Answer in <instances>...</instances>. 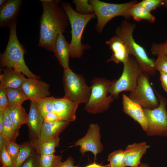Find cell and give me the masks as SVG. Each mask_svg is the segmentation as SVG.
<instances>
[{"label":"cell","instance_id":"1","mask_svg":"<svg viewBox=\"0 0 167 167\" xmlns=\"http://www.w3.org/2000/svg\"><path fill=\"white\" fill-rule=\"evenodd\" d=\"M43 12L40 23L38 45L54 52L58 35L63 33L69 24V19L60 0H41Z\"/></svg>","mask_w":167,"mask_h":167},{"label":"cell","instance_id":"2","mask_svg":"<svg viewBox=\"0 0 167 167\" xmlns=\"http://www.w3.org/2000/svg\"><path fill=\"white\" fill-rule=\"evenodd\" d=\"M17 20L8 26L10 35L6 49L0 57V66L9 68L22 73L28 77L39 79V77L32 73L26 65L24 56L25 53L23 46L19 42L16 34Z\"/></svg>","mask_w":167,"mask_h":167},{"label":"cell","instance_id":"3","mask_svg":"<svg viewBox=\"0 0 167 167\" xmlns=\"http://www.w3.org/2000/svg\"><path fill=\"white\" fill-rule=\"evenodd\" d=\"M135 27L134 23L123 20L116 28L115 35L120 37L127 44L130 55L135 59L142 72L149 76H154L156 71L155 68V60L149 57L144 48L135 41L133 33Z\"/></svg>","mask_w":167,"mask_h":167},{"label":"cell","instance_id":"4","mask_svg":"<svg viewBox=\"0 0 167 167\" xmlns=\"http://www.w3.org/2000/svg\"><path fill=\"white\" fill-rule=\"evenodd\" d=\"M68 16L71 25V40L70 45V56L73 58H80L84 50L90 47L88 45L81 42L84 29L88 22L96 16L94 13L83 15L75 11L69 3L63 2L61 4Z\"/></svg>","mask_w":167,"mask_h":167},{"label":"cell","instance_id":"5","mask_svg":"<svg viewBox=\"0 0 167 167\" xmlns=\"http://www.w3.org/2000/svg\"><path fill=\"white\" fill-rule=\"evenodd\" d=\"M88 2L92 6L97 17L96 28L97 31L100 33L107 23L114 17L121 16L126 19H128V11L138 3L136 0L121 4L109 3L99 0H89Z\"/></svg>","mask_w":167,"mask_h":167},{"label":"cell","instance_id":"6","mask_svg":"<svg viewBox=\"0 0 167 167\" xmlns=\"http://www.w3.org/2000/svg\"><path fill=\"white\" fill-rule=\"evenodd\" d=\"M123 64L121 76L118 79L112 81L108 91V94L115 99H118L120 93L122 92H131L133 91L136 88L138 79L142 72L138 62L131 55Z\"/></svg>","mask_w":167,"mask_h":167},{"label":"cell","instance_id":"7","mask_svg":"<svg viewBox=\"0 0 167 167\" xmlns=\"http://www.w3.org/2000/svg\"><path fill=\"white\" fill-rule=\"evenodd\" d=\"M63 83L64 97L79 104L88 102L91 88L87 85L82 76L74 73L69 68L64 69Z\"/></svg>","mask_w":167,"mask_h":167},{"label":"cell","instance_id":"8","mask_svg":"<svg viewBox=\"0 0 167 167\" xmlns=\"http://www.w3.org/2000/svg\"><path fill=\"white\" fill-rule=\"evenodd\" d=\"M112 81L105 79L96 78L92 83L90 98L85 109L88 112L93 114L102 113L106 110L114 98L108 96L109 88Z\"/></svg>","mask_w":167,"mask_h":167},{"label":"cell","instance_id":"9","mask_svg":"<svg viewBox=\"0 0 167 167\" xmlns=\"http://www.w3.org/2000/svg\"><path fill=\"white\" fill-rule=\"evenodd\" d=\"M159 101L158 106L153 109L143 108L148 123L146 131L148 136L167 137V100L157 92Z\"/></svg>","mask_w":167,"mask_h":167},{"label":"cell","instance_id":"10","mask_svg":"<svg viewBox=\"0 0 167 167\" xmlns=\"http://www.w3.org/2000/svg\"><path fill=\"white\" fill-rule=\"evenodd\" d=\"M129 97L142 108L153 109L159 105V99L154 92L149 82V76L142 72L135 89L130 92Z\"/></svg>","mask_w":167,"mask_h":167},{"label":"cell","instance_id":"11","mask_svg":"<svg viewBox=\"0 0 167 167\" xmlns=\"http://www.w3.org/2000/svg\"><path fill=\"white\" fill-rule=\"evenodd\" d=\"M100 129L97 124L91 123L85 135L75 143L74 146H80V152L82 155L89 151L94 154L95 159L97 155L102 151L103 146L101 141Z\"/></svg>","mask_w":167,"mask_h":167},{"label":"cell","instance_id":"12","mask_svg":"<svg viewBox=\"0 0 167 167\" xmlns=\"http://www.w3.org/2000/svg\"><path fill=\"white\" fill-rule=\"evenodd\" d=\"M49 86V84L38 79L26 78L21 88L28 100L35 102L50 95Z\"/></svg>","mask_w":167,"mask_h":167},{"label":"cell","instance_id":"13","mask_svg":"<svg viewBox=\"0 0 167 167\" xmlns=\"http://www.w3.org/2000/svg\"><path fill=\"white\" fill-rule=\"evenodd\" d=\"M79 105L65 97L55 98L53 103L54 112L61 120L70 122L76 118L75 113Z\"/></svg>","mask_w":167,"mask_h":167},{"label":"cell","instance_id":"14","mask_svg":"<svg viewBox=\"0 0 167 167\" xmlns=\"http://www.w3.org/2000/svg\"><path fill=\"white\" fill-rule=\"evenodd\" d=\"M22 4V0H8L0 6V28L8 27L17 20Z\"/></svg>","mask_w":167,"mask_h":167},{"label":"cell","instance_id":"15","mask_svg":"<svg viewBox=\"0 0 167 167\" xmlns=\"http://www.w3.org/2000/svg\"><path fill=\"white\" fill-rule=\"evenodd\" d=\"M113 53L107 62H113L116 63L124 62L128 59L130 55L128 46L119 37L115 36L106 42Z\"/></svg>","mask_w":167,"mask_h":167},{"label":"cell","instance_id":"16","mask_svg":"<svg viewBox=\"0 0 167 167\" xmlns=\"http://www.w3.org/2000/svg\"><path fill=\"white\" fill-rule=\"evenodd\" d=\"M122 99L124 112L139 123L143 130L146 132L148 128V123L143 108L124 94H122Z\"/></svg>","mask_w":167,"mask_h":167},{"label":"cell","instance_id":"17","mask_svg":"<svg viewBox=\"0 0 167 167\" xmlns=\"http://www.w3.org/2000/svg\"><path fill=\"white\" fill-rule=\"evenodd\" d=\"M44 121V118L38 110L35 102L30 101L27 124L28 127L30 139H39L41 128Z\"/></svg>","mask_w":167,"mask_h":167},{"label":"cell","instance_id":"18","mask_svg":"<svg viewBox=\"0 0 167 167\" xmlns=\"http://www.w3.org/2000/svg\"><path fill=\"white\" fill-rule=\"evenodd\" d=\"M150 147L145 142L135 143L128 145L125 150L126 166L137 167L140 160Z\"/></svg>","mask_w":167,"mask_h":167},{"label":"cell","instance_id":"19","mask_svg":"<svg viewBox=\"0 0 167 167\" xmlns=\"http://www.w3.org/2000/svg\"><path fill=\"white\" fill-rule=\"evenodd\" d=\"M70 45V43L67 41L63 33H61L58 35L55 42L54 53L64 69L69 68Z\"/></svg>","mask_w":167,"mask_h":167},{"label":"cell","instance_id":"20","mask_svg":"<svg viewBox=\"0 0 167 167\" xmlns=\"http://www.w3.org/2000/svg\"><path fill=\"white\" fill-rule=\"evenodd\" d=\"M0 75V85L6 88H21L26 78L24 75L12 68H5Z\"/></svg>","mask_w":167,"mask_h":167},{"label":"cell","instance_id":"21","mask_svg":"<svg viewBox=\"0 0 167 167\" xmlns=\"http://www.w3.org/2000/svg\"><path fill=\"white\" fill-rule=\"evenodd\" d=\"M70 123L62 120L55 122L44 121L39 139L49 140L58 137L59 134L69 125Z\"/></svg>","mask_w":167,"mask_h":167},{"label":"cell","instance_id":"22","mask_svg":"<svg viewBox=\"0 0 167 167\" xmlns=\"http://www.w3.org/2000/svg\"><path fill=\"white\" fill-rule=\"evenodd\" d=\"M59 137L49 140L30 139L35 151L41 156L54 154L55 148L59 146Z\"/></svg>","mask_w":167,"mask_h":167},{"label":"cell","instance_id":"23","mask_svg":"<svg viewBox=\"0 0 167 167\" xmlns=\"http://www.w3.org/2000/svg\"><path fill=\"white\" fill-rule=\"evenodd\" d=\"M8 113L11 122L17 129L19 130L22 125L27 124L28 114L22 105L9 108Z\"/></svg>","mask_w":167,"mask_h":167},{"label":"cell","instance_id":"24","mask_svg":"<svg viewBox=\"0 0 167 167\" xmlns=\"http://www.w3.org/2000/svg\"><path fill=\"white\" fill-rule=\"evenodd\" d=\"M9 108L4 112V126L2 135L9 141H15L19 136V130L11 122L9 115Z\"/></svg>","mask_w":167,"mask_h":167},{"label":"cell","instance_id":"25","mask_svg":"<svg viewBox=\"0 0 167 167\" xmlns=\"http://www.w3.org/2000/svg\"><path fill=\"white\" fill-rule=\"evenodd\" d=\"M127 16L137 22L142 19L147 20L151 23H154L156 19L155 17L143 7L136 4L131 7L128 11Z\"/></svg>","mask_w":167,"mask_h":167},{"label":"cell","instance_id":"26","mask_svg":"<svg viewBox=\"0 0 167 167\" xmlns=\"http://www.w3.org/2000/svg\"><path fill=\"white\" fill-rule=\"evenodd\" d=\"M6 93L9 102V108L22 105L23 102L28 100L22 88H6Z\"/></svg>","mask_w":167,"mask_h":167},{"label":"cell","instance_id":"27","mask_svg":"<svg viewBox=\"0 0 167 167\" xmlns=\"http://www.w3.org/2000/svg\"><path fill=\"white\" fill-rule=\"evenodd\" d=\"M35 151L30 141L22 143L18 156L14 162V167H20L29 157L34 153Z\"/></svg>","mask_w":167,"mask_h":167},{"label":"cell","instance_id":"28","mask_svg":"<svg viewBox=\"0 0 167 167\" xmlns=\"http://www.w3.org/2000/svg\"><path fill=\"white\" fill-rule=\"evenodd\" d=\"M108 161L109 162V167H126L125 150L120 149L110 153Z\"/></svg>","mask_w":167,"mask_h":167},{"label":"cell","instance_id":"29","mask_svg":"<svg viewBox=\"0 0 167 167\" xmlns=\"http://www.w3.org/2000/svg\"><path fill=\"white\" fill-rule=\"evenodd\" d=\"M55 98L53 96L46 97L38 99L35 101L38 110L43 117L48 113L54 112L53 103Z\"/></svg>","mask_w":167,"mask_h":167},{"label":"cell","instance_id":"30","mask_svg":"<svg viewBox=\"0 0 167 167\" xmlns=\"http://www.w3.org/2000/svg\"><path fill=\"white\" fill-rule=\"evenodd\" d=\"M73 2L75 6V11L83 15H89L94 13L93 9L88 0H75Z\"/></svg>","mask_w":167,"mask_h":167},{"label":"cell","instance_id":"31","mask_svg":"<svg viewBox=\"0 0 167 167\" xmlns=\"http://www.w3.org/2000/svg\"><path fill=\"white\" fill-rule=\"evenodd\" d=\"M62 160L61 155H56L53 154L41 155V167H54L59 161Z\"/></svg>","mask_w":167,"mask_h":167},{"label":"cell","instance_id":"32","mask_svg":"<svg viewBox=\"0 0 167 167\" xmlns=\"http://www.w3.org/2000/svg\"><path fill=\"white\" fill-rule=\"evenodd\" d=\"M163 0H143L138 2L137 4L151 12L157 8L163 6Z\"/></svg>","mask_w":167,"mask_h":167},{"label":"cell","instance_id":"33","mask_svg":"<svg viewBox=\"0 0 167 167\" xmlns=\"http://www.w3.org/2000/svg\"><path fill=\"white\" fill-rule=\"evenodd\" d=\"M20 148V145L15 141H9L6 147V151L14 162L16 160Z\"/></svg>","mask_w":167,"mask_h":167},{"label":"cell","instance_id":"34","mask_svg":"<svg viewBox=\"0 0 167 167\" xmlns=\"http://www.w3.org/2000/svg\"><path fill=\"white\" fill-rule=\"evenodd\" d=\"M154 65L156 71L167 73V56L163 54L158 55L155 61Z\"/></svg>","mask_w":167,"mask_h":167},{"label":"cell","instance_id":"35","mask_svg":"<svg viewBox=\"0 0 167 167\" xmlns=\"http://www.w3.org/2000/svg\"><path fill=\"white\" fill-rule=\"evenodd\" d=\"M41 155L36 151L20 167H41Z\"/></svg>","mask_w":167,"mask_h":167},{"label":"cell","instance_id":"36","mask_svg":"<svg viewBox=\"0 0 167 167\" xmlns=\"http://www.w3.org/2000/svg\"><path fill=\"white\" fill-rule=\"evenodd\" d=\"M151 54L154 55L163 54L167 56V39L163 43H152L151 48Z\"/></svg>","mask_w":167,"mask_h":167},{"label":"cell","instance_id":"37","mask_svg":"<svg viewBox=\"0 0 167 167\" xmlns=\"http://www.w3.org/2000/svg\"><path fill=\"white\" fill-rule=\"evenodd\" d=\"M9 107L6 88L0 85V112H4Z\"/></svg>","mask_w":167,"mask_h":167},{"label":"cell","instance_id":"38","mask_svg":"<svg viewBox=\"0 0 167 167\" xmlns=\"http://www.w3.org/2000/svg\"><path fill=\"white\" fill-rule=\"evenodd\" d=\"M1 167H14V162L7 153L5 148L0 151Z\"/></svg>","mask_w":167,"mask_h":167},{"label":"cell","instance_id":"39","mask_svg":"<svg viewBox=\"0 0 167 167\" xmlns=\"http://www.w3.org/2000/svg\"><path fill=\"white\" fill-rule=\"evenodd\" d=\"M62 160L59 161L54 167H79V165H75V161L71 156H69L67 159L62 162Z\"/></svg>","mask_w":167,"mask_h":167},{"label":"cell","instance_id":"40","mask_svg":"<svg viewBox=\"0 0 167 167\" xmlns=\"http://www.w3.org/2000/svg\"><path fill=\"white\" fill-rule=\"evenodd\" d=\"M43 118L44 121L49 122H55L61 120L59 117L54 112L47 113Z\"/></svg>","mask_w":167,"mask_h":167},{"label":"cell","instance_id":"41","mask_svg":"<svg viewBox=\"0 0 167 167\" xmlns=\"http://www.w3.org/2000/svg\"><path fill=\"white\" fill-rule=\"evenodd\" d=\"M160 80L161 85L165 92L167 93V73L160 72Z\"/></svg>","mask_w":167,"mask_h":167},{"label":"cell","instance_id":"42","mask_svg":"<svg viewBox=\"0 0 167 167\" xmlns=\"http://www.w3.org/2000/svg\"><path fill=\"white\" fill-rule=\"evenodd\" d=\"M8 142L2 135H0V151L6 148Z\"/></svg>","mask_w":167,"mask_h":167},{"label":"cell","instance_id":"43","mask_svg":"<svg viewBox=\"0 0 167 167\" xmlns=\"http://www.w3.org/2000/svg\"><path fill=\"white\" fill-rule=\"evenodd\" d=\"M4 112H0V134L2 133L3 130Z\"/></svg>","mask_w":167,"mask_h":167},{"label":"cell","instance_id":"44","mask_svg":"<svg viewBox=\"0 0 167 167\" xmlns=\"http://www.w3.org/2000/svg\"><path fill=\"white\" fill-rule=\"evenodd\" d=\"M85 167H109V164L107 165H104L97 164L96 163H94Z\"/></svg>","mask_w":167,"mask_h":167},{"label":"cell","instance_id":"45","mask_svg":"<svg viewBox=\"0 0 167 167\" xmlns=\"http://www.w3.org/2000/svg\"><path fill=\"white\" fill-rule=\"evenodd\" d=\"M137 167H149V166L146 164L140 163L139 165Z\"/></svg>","mask_w":167,"mask_h":167},{"label":"cell","instance_id":"46","mask_svg":"<svg viewBox=\"0 0 167 167\" xmlns=\"http://www.w3.org/2000/svg\"><path fill=\"white\" fill-rule=\"evenodd\" d=\"M163 6L165 8H167V0H163Z\"/></svg>","mask_w":167,"mask_h":167},{"label":"cell","instance_id":"47","mask_svg":"<svg viewBox=\"0 0 167 167\" xmlns=\"http://www.w3.org/2000/svg\"><path fill=\"white\" fill-rule=\"evenodd\" d=\"M6 0H0V6L2 5L5 2Z\"/></svg>","mask_w":167,"mask_h":167},{"label":"cell","instance_id":"48","mask_svg":"<svg viewBox=\"0 0 167 167\" xmlns=\"http://www.w3.org/2000/svg\"></svg>","mask_w":167,"mask_h":167}]
</instances>
